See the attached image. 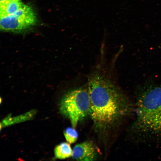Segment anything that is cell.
I'll list each match as a JSON object with an SVG mask.
<instances>
[{
  "label": "cell",
  "instance_id": "1",
  "mask_svg": "<svg viewBox=\"0 0 161 161\" xmlns=\"http://www.w3.org/2000/svg\"><path fill=\"white\" fill-rule=\"evenodd\" d=\"M88 83L90 114L98 129H109L132 113L133 106L128 98L105 75L95 71Z\"/></svg>",
  "mask_w": 161,
  "mask_h": 161
},
{
  "label": "cell",
  "instance_id": "2",
  "mask_svg": "<svg viewBox=\"0 0 161 161\" xmlns=\"http://www.w3.org/2000/svg\"><path fill=\"white\" fill-rule=\"evenodd\" d=\"M135 106L132 137L139 142H161V84L147 82L139 86Z\"/></svg>",
  "mask_w": 161,
  "mask_h": 161
},
{
  "label": "cell",
  "instance_id": "3",
  "mask_svg": "<svg viewBox=\"0 0 161 161\" xmlns=\"http://www.w3.org/2000/svg\"><path fill=\"white\" fill-rule=\"evenodd\" d=\"M90 106L88 90L78 88L69 91L64 95L61 100L60 110L75 128L78 122L90 114Z\"/></svg>",
  "mask_w": 161,
  "mask_h": 161
},
{
  "label": "cell",
  "instance_id": "4",
  "mask_svg": "<svg viewBox=\"0 0 161 161\" xmlns=\"http://www.w3.org/2000/svg\"><path fill=\"white\" fill-rule=\"evenodd\" d=\"M0 18V30L4 32H16L25 30L34 25L37 21L32 9L24 4L14 13Z\"/></svg>",
  "mask_w": 161,
  "mask_h": 161
},
{
  "label": "cell",
  "instance_id": "5",
  "mask_svg": "<svg viewBox=\"0 0 161 161\" xmlns=\"http://www.w3.org/2000/svg\"><path fill=\"white\" fill-rule=\"evenodd\" d=\"M95 147L91 142L86 141L76 145L72 150V157L79 161H93L95 159Z\"/></svg>",
  "mask_w": 161,
  "mask_h": 161
},
{
  "label": "cell",
  "instance_id": "6",
  "mask_svg": "<svg viewBox=\"0 0 161 161\" xmlns=\"http://www.w3.org/2000/svg\"><path fill=\"white\" fill-rule=\"evenodd\" d=\"M36 113V110H33L19 115L13 117H12L9 115L3 119L1 123V127L31 120L33 118Z\"/></svg>",
  "mask_w": 161,
  "mask_h": 161
},
{
  "label": "cell",
  "instance_id": "7",
  "mask_svg": "<svg viewBox=\"0 0 161 161\" xmlns=\"http://www.w3.org/2000/svg\"><path fill=\"white\" fill-rule=\"evenodd\" d=\"M23 4L21 0H12L0 4V17L14 13Z\"/></svg>",
  "mask_w": 161,
  "mask_h": 161
},
{
  "label": "cell",
  "instance_id": "8",
  "mask_svg": "<svg viewBox=\"0 0 161 161\" xmlns=\"http://www.w3.org/2000/svg\"><path fill=\"white\" fill-rule=\"evenodd\" d=\"M72 150L69 143L63 142L56 146L54 149L55 157L60 159H64L72 156Z\"/></svg>",
  "mask_w": 161,
  "mask_h": 161
},
{
  "label": "cell",
  "instance_id": "9",
  "mask_svg": "<svg viewBox=\"0 0 161 161\" xmlns=\"http://www.w3.org/2000/svg\"><path fill=\"white\" fill-rule=\"evenodd\" d=\"M64 135L67 142L70 144L75 143L78 137V134L75 128L68 127L64 131Z\"/></svg>",
  "mask_w": 161,
  "mask_h": 161
},
{
  "label": "cell",
  "instance_id": "10",
  "mask_svg": "<svg viewBox=\"0 0 161 161\" xmlns=\"http://www.w3.org/2000/svg\"><path fill=\"white\" fill-rule=\"evenodd\" d=\"M12 0H0V4H3Z\"/></svg>",
  "mask_w": 161,
  "mask_h": 161
}]
</instances>
